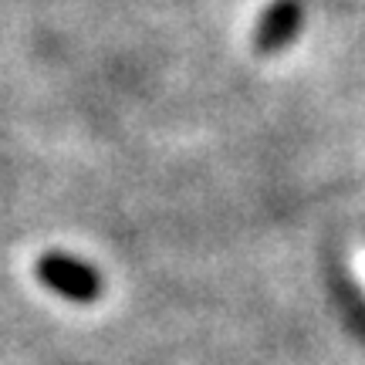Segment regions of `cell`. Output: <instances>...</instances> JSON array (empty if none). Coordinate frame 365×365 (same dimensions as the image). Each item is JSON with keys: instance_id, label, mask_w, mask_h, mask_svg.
I'll use <instances>...</instances> for the list:
<instances>
[{"instance_id": "obj_3", "label": "cell", "mask_w": 365, "mask_h": 365, "mask_svg": "<svg viewBox=\"0 0 365 365\" xmlns=\"http://www.w3.org/2000/svg\"><path fill=\"white\" fill-rule=\"evenodd\" d=\"M352 274H355V281H359L362 291H365V247L352 250Z\"/></svg>"}, {"instance_id": "obj_1", "label": "cell", "mask_w": 365, "mask_h": 365, "mask_svg": "<svg viewBox=\"0 0 365 365\" xmlns=\"http://www.w3.org/2000/svg\"><path fill=\"white\" fill-rule=\"evenodd\" d=\"M38 277L51 287V291H58V294H65V298H71V301H91V298H98V291H102L98 274L91 271V267H85V264L65 257V254L41 257Z\"/></svg>"}, {"instance_id": "obj_2", "label": "cell", "mask_w": 365, "mask_h": 365, "mask_svg": "<svg viewBox=\"0 0 365 365\" xmlns=\"http://www.w3.org/2000/svg\"><path fill=\"white\" fill-rule=\"evenodd\" d=\"M294 27H298V7H294V4H277V7L264 17L261 31H257V41H261L264 51H274V48H281V44L291 38Z\"/></svg>"}]
</instances>
